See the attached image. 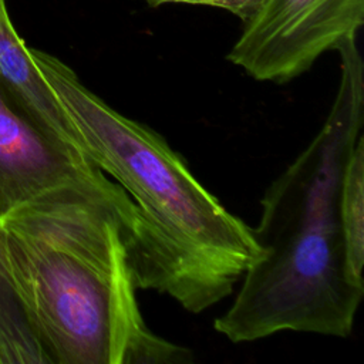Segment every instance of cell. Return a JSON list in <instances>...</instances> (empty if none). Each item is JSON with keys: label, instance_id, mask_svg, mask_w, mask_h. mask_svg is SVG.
<instances>
[{"label": "cell", "instance_id": "6da1fadb", "mask_svg": "<svg viewBox=\"0 0 364 364\" xmlns=\"http://www.w3.org/2000/svg\"><path fill=\"white\" fill-rule=\"evenodd\" d=\"M138 212L102 171L0 222V266L51 364H188L192 350L144 320L129 259Z\"/></svg>", "mask_w": 364, "mask_h": 364}, {"label": "cell", "instance_id": "7a4b0ae2", "mask_svg": "<svg viewBox=\"0 0 364 364\" xmlns=\"http://www.w3.org/2000/svg\"><path fill=\"white\" fill-rule=\"evenodd\" d=\"M340 82L313 141L266 189L253 229L259 259L215 330L232 343L282 331L347 337L364 296V282L347 266L338 216L344 165L364 125V64L357 37L344 40Z\"/></svg>", "mask_w": 364, "mask_h": 364}, {"label": "cell", "instance_id": "3957f363", "mask_svg": "<svg viewBox=\"0 0 364 364\" xmlns=\"http://www.w3.org/2000/svg\"><path fill=\"white\" fill-rule=\"evenodd\" d=\"M30 53L84 156L136 208L129 259L138 290L165 294L193 314L230 296L260 256L253 228L230 213L159 134L107 104L55 55Z\"/></svg>", "mask_w": 364, "mask_h": 364}, {"label": "cell", "instance_id": "277c9868", "mask_svg": "<svg viewBox=\"0 0 364 364\" xmlns=\"http://www.w3.org/2000/svg\"><path fill=\"white\" fill-rule=\"evenodd\" d=\"M363 24L364 0H264L226 58L257 81L284 84Z\"/></svg>", "mask_w": 364, "mask_h": 364}, {"label": "cell", "instance_id": "5b68a950", "mask_svg": "<svg viewBox=\"0 0 364 364\" xmlns=\"http://www.w3.org/2000/svg\"><path fill=\"white\" fill-rule=\"evenodd\" d=\"M97 172L91 161L47 138L0 94V222L44 192Z\"/></svg>", "mask_w": 364, "mask_h": 364}, {"label": "cell", "instance_id": "8992f818", "mask_svg": "<svg viewBox=\"0 0 364 364\" xmlns=\"http://www.w3.org/2000/svg\"><path fill=\"white\" fill-rule=\"evenodd\" d=\"M0 94L47 138L81 154L70 121L10 20L6 0H0Z\"/></svg>", "mask_w": 364, "mask_h": 364}, {"label": "cell", "instance_id": "52a82bcc", "mask_svg": "<svg viewBox=\"0 0 364 364\" xmlns=\"http://www.w3.org/2000/svg\"><path fill=\"white\" fill-rule=\"evenodd\" d=\"M338 216L346 260L351 276L363 280L364 264V136L355 142L341 175Z\"/></svg>", "mask_w": 364, "mask_h": 364}, {"label": "cell", "instance_id": "ba28073f", "mask_svg": "<svg viewBox=\"0 0 364 364\" xmlns=\"http://www.w3.org/2000/svg\"><path fill=\"white\" fill-rule=\"evenodd\" d=\"M0 364H51L14 284L1 266Z\"/></svg>", "mask_w": 364, "mask_h": 364}, {"label": "cell", "instance_id": "9c48e42d", "mask_svg": "<svg viewBox=\"0 0 364 364\" xmlns=\"http://www.w3.org/2000/svg\"><path fill=\"white\" fill-rule=\"evenodd\" d=\"M146 6L155 9L165 4H191V6H206L222 9L236 16L242 26L249 23L262 9L264 0H141Z\"/></svg>", "mask_w": 364, "mask_h": 364}]
</instances>
